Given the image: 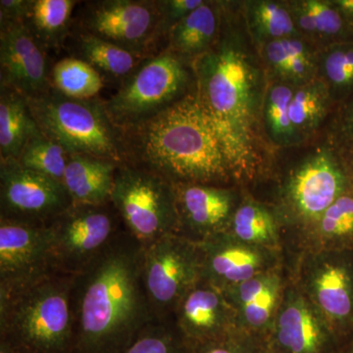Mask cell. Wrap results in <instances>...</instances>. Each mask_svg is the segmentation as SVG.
Masks as SVG:
<instances>
[{
	"label": "cell",
	"mask_w": 353,
	"mask_h": 353,
	"mask_svg": "<svg viewBox=\"0 0 353 353\" xmlns=\"http://www.w3.org/2000/svg\"><path fill=\"white\" fill-rule=\"evenodd\" d=\"M194 68L197 95L224 143L234 181L248 190L271 175L274 150L262 127L268 79L239 1H223L219 39Z\"/></svg>",
	"instance_id": "obj_1"
},
{
	"label": "cell",
	"mask_w": 353,
	"mask_h": 353,
	"mask_svg": "<svg viewBox=\"0 0 353 353\" xmlns=\"http://www.w3.org/2000/svg\"><path fill=\"white\" fill-rule=\"evenodd\" d=\"M143 246L126 230L74 278L71 353H121L155 319L143 282Z\"/></svg>",
	"instance_id": "obj_2"
},
{
	"label": "cell",
	"mask_w": 353,
	"mask_h": 353,
	"mask_svg": "<svg viewBox=\"0 0 353 353\" xmlns=\"http://www.w3.org/2000/svg\"><path fill=\"white\" fill-rule=\"evenodd\" d=\"M122 134L126 164L157 174L173 185H238L224 143L196 90Z\"/></svg>",
	"instance_id": "obj_3"
},
{
	"label": "cell",
	"mask_w": 353,
	"mask_h": 353,
	"mask_svg": "<svg viewBox=\"0 0 353 353\" xmlns=\"http://www.w3.org/2000/svg\"><path fill=\"white\" fill-rule=\"evenodd\" d=\"M75 276L53 273L0 294V340L25 353H71Z\"/></svg>",
	"instance_id": "obj_4"
},
{
	"label": "cell",
	"mask_w": 353,
	"mask_h": 353,
	"mask_svg": "<svg viewBox=\"0 0 353 353\" xmlns=\"http://www.w3.org/2000/svg\"><path fill=\"white\" fill-rule=\"evenodd\" d=\"M352 185L345 157L324 134L279 179L270 204L282 226L285 250Z\"/></svg>",
	"instance_id": "obj_5"
},
{
	"label": "cell",
	"mask_w": 353,
	"mask_h": 353,
	"mask_svg": "<svg viewBox=\"0 0 353 353\" xmlns=\"http://www.w3.org/2000/svg\"><path fill=\"white\" fill-rule=\"evenodd\" d=\"M27 101L41 132L69 153L126 164L122 130L109 118L103 101L72 99L53 88Z\"/></svg>",
	"instance_id": "obj_6"
},
{
	"label": "cell",
	"mask_w": 353,
	"mask_h": 353,
	"mask_svg": "<svg viewBox=\"0 0 353 353\" xmlns=\"http://www.w3.org/2000/svg\"><path fill=\"white\" fill-rule=\"evenodd\" d=\"M196 90L194 63L165 46L146 58L104 106L113 124L124 130L152 119Z\"/></svg>",
	"instance_id": "obj_7"
},
{
	"label": "cell",
	"mask_w": 353,
	"mask_h": 353,
	"mask_svg": "<svg viewBox=\"0 0 353 353\" xmlns=\"http://www.w3.org/2000/svg\"><path fill=\"white\" fill-rule=\"evenodd\" d=\"M110 202L124 229L143 248L176 234L175 189L163 176L134 165H120Z\"/></svg>",
	"instance_id": "obj_8"
},
{
	"label": "cell",
	"mask_w": 353,
	"mask_h": 353,
	"mask_svg": "<svg viewBox=\"0 0 353 353\" xmlns=\"http://www.w3.org/2000/svg\"><path fill=\"white\" fill-rule=\"evenodd\" d=\"M290 277L341 341L353 334V252L287 256Z\"/></svg>",
	"instance_id": "obj_9"
},
{
	"label": "cell",
	"mask_w": 353,
	"mask_h": 353,
	"mask_svg": "<svg viewBox=\"0 0 353 353\" xmlns=\"http://www.w3.org/2000/svg\"><path fill=\"white\" fill-rule=\"evenodd\" d=\"M46 227L53 268L69 276L85 271L125 231L111 202L103 205L73 203Z\"/></svg>",
	"instance_id": "obj_10"
},
{
	"label": "cell",
	"mask_w": 353,
	"mask_h": 353,
	"mask_svg": "<svg viewBox=\"0 0 353 353\" xmlns=\"http://www.w3.org/2000/svg\"><path fill=\"white\" fill-rule=\"evenodd\" d=\"M141 275L155 319H171L183 297L202 280L196 243L174 234L145 246Z\"/></svg>",
	"instance_id": "obj_11"
},
{
	"label": "cell",
	"mask_w": 353,
	"mask_h": 353,
	"mask_svg": "<svg viewBox=\"0 0 353 353\" xmlns=\"http://www.w3.org/2000/svg\"><path fill=\"white\" fill-rule=\"evenodd\" d=\"M78 32L92 34L141 57H152L161 39L157 0H99L85 2Z\"/></svg>",
	"instance_id": "obj_12"
},
{
	"label": "cell",
	"mask_w": 353,
	"mask_h": 353,
	"mask_svg": "<svg viewBox=\"0 0 353 353\" xmlns=\"http://www.w3.org/2000/svg\"><path fill=\"white\" fill-rule=\"evenodd\" d=\"M72 204L63 183L0 160V218L46 225Z\"/></svg>",
	"instance_id": "obj_13"
},
{
	"label": "cell",
	"mask_w": 353,
	"mask_h": 353,
	"mask_svg": "<svg viewBox=\"0 0 353 353\" xmlns=\"http://www.w3.org/2000/svg\"><path fill=\"white\" fill-rule=\"evenodd\" d=\"M266 341L270 353H336L343 341L290 277Z\"/></svg>",
	"instance_id": "obj_14"
},
{
	"label": "cell",
	"mask_w": 353,
	"mask_h": 353,
	"mask_svg": "<svg viewBox=\"0 0 353 353\" xmlns=\"http://www.w3.org/2000/svg\"><path fill=\"white\" fill-rule=\"evenodd\" d=\"M57 273L46 225L0 218V294Z\"/></svg>",
	"instance_id": "obj_15"
},
{
	"label": "cell",
	"mask_w": 353,
	"mask_h": 353,
	"mask_svg": "<svg viewBox=\"0 0 353 353\" xmlns=\"http://www.w3.org/2000/svg\"><path fill=\"white\" fill-rule=\"evenodd\" d=\"M176 234L194 243L226 233L245 189L240 185L176 183Z\"/></svg>",
	"instance_id": "obj_16"
},
{
	"label": "cell",
	"mask_w": 353,
	"mask_h": 353,
	"mask_svg": "<svg viewBox=\"0 0 353 353\" xmlns=\"http://www.w3.org/2000/svg\"><path fill=\"white\" fill-rule=\"evenodd\" d=\"M196 245L201 256L202 281L222 292L287 262L285 252L248 245L227 232Z\"/></svg>",
	"instance_id": "obj_17"
},
{
	"label": "cell",
	"mask_w": 353,
	"mask_h": 353,
	"mask_svg": "<svg viewBox=\"0 0 353 353\" xmlns=\"http://www.w3.org/2000/svg\"><path fill=\"white\" fill-rule=\"evenodd\" d=\"M0 85L17 90L26 99L52 88L46 51L23 21H0Z\"/></svg>",
	"instance_id": "obj_18"
},
{
	"label": "cell",
	"mask_w": 353,
	"mask_h": 353,
	"mask_svg": "<svg viewBox=\"0 0 353 353\" xmlns=\"http://www.w3.org/2000/svg\"><path fill=\"white\" fill-rule=\"evenodd\" d=\"M290 277L289 264L285 262L223 292L236 313L238 328L266 340Z\"/></svg>",
	"instance_id": "obj_19"
},
{
	"label": "cell",
	"mask_w": 353,
	"mask_h": 353,
	"mask_svg": "<svg viewBox=\"0 0 353 353\" xmlns=\"http://www.w3.org/2000/svg\"><path fill=\"white\" fill-rule=\"evenodd\" d=\"M171 320L185 343L215 340L238 329L222 290L202 280L183 297Z\"/></svg>",
	"instance_id": "obj_20"
},
{
	"label": "cell",
	"mask_w": 353,
	"mask_h": 353,
	"mask_svg": "<svg viewBox=\"0 0 353 353\" xmlns=\"http://www.w3.org/2000/svg\"><path fill=\"white\" fill-rule=\"evenodd\" d=\"M303 252H353V185L285 250Z\"/></svg>",
	"instance_id": "obj_21"
},
{
	"label": "cell",
	"mask_w": 353,
	"mask_h": 353,
	"mask_svg": "<svg viewBox=\"0 0 353 353\" xmlns=\"http://www.w3.org/2000/svg\"><path fill=\"white\" fill-rule=\"evenodd\" d=\"M257 50L268 81L299 88L317 78L320 48L301 37L271 41Z\"/></svg>",
	"instance_id": "obj_22"
},
{
	"label": "cell",
	"mask_w": 353,
	"mask_h": 353,
	"mask_svg": "<svg viewBox=\"0 0 353 353\" xmlns=\"http://www.w3.org/2000/svg\"><path fill=\"white\" fill-rule=\"evenodd\" d=\"M120 165L90 155L70 153L63 185L74 204L109 203Z\"/></svg>",
	"instance_id": "obj_23"
},
{
	"label": "cell",
	"mask_w": 353,
	"mask_h": 353,
	"mask_svg": "<svg viewBox=\"0 0 353 353\" xmlns=\"http://www.w3.org/2000/svg\"><path fill=\"white\" fill-rule=\"evenodd\" d=\"M299 36L318 48L353 41V28L332 0H288Z\"/></svg>",
	"instance_id": "obj_24"
},
{
	"label": "cell",
	"mask_w": 353,
	"mask_h": 353,
	"mask_svg": "<svg viewBox=\"0 0 353 353\" xmlns=\"http://www.w3.org/2000/svg\"><path fill=\"white\" fill-rule=\"evenodd\" d=\"M222 17L223 1L204 0L199 8L172 30L167 46L194 63L219 39Z\"/></svg>",
	"instance_id": "obj_25"
},
{
	"label": "cell",
	"mask_w": 353,
	"mask_h": 353,
	"mask_svg": "<svg viewBox=\"0 0 353 353\" xmlns=\"http://www.w3.org/2000/svg\"><path fill=\"white\" fill-rule=\"evenodd\" d=\"M227 233L248 245L285 252L284 233L275 209L246 189Z\"/></svg>",
	"instance_id": "obj_26"
},
{
	"label": "cell",
	"mask_w": 353,
	"mask_h": 353,
	"mask_svg": "<svg viewBox=\"0 0 353 353\" xmlns=\"http://www.w3.org/2000/svg\"><path fill=\"white\" fill-rule=\"evenodd\" d=\"M239 7L255 48L278 39L301 37L288 0H245Z\"/></svg>",
	"instance_id": "obj_27"
},
{
	"label": "cell",
	"mask_w": 353,
	"mask_h": 353,
	"mask_svg": "<svg viewBox=\"0 0 353 353\" xmlns=\"http://www.w3.org/2000/svg\"><path fill=\"white\" fill-rule=\"evenodd\" d=\"M39 131L24 95L0 85V160H18L28 141Z\"/></svg>",
	"instance_id": "obj_28"
},
{
	"label": "cell",
	"mask_w": 353,
	"mask_h": 353,
	"mask_svg": "<svg viewBox=\"0 0 353 353\" xmlns=\"http://www.w3.org/2000/svg\"><path fill=\"white\" fill-rule=\"evenodd\" d=\"M334 108L328 88L319 79L296 88L290 104V119L297 145L307 143L325 130Z\"/></svg>",
	"instance_id": "obj_29"
},
{
	"label": "cell",
	"mask_w": 353,
	"mask_h": 353,
	"mask_svg": "<svg viewBox=\"0 0 353 353\" xmlns=\"http://www.w3.org/2000/svg\"><path fill=\"white\" fill-rule=\"evenodd\" d=\"M77 36L76 58L90 64L103 80L120 81V85L148 58L134 54L92 34L78 32Z\"/></svg>",
	"instance_id": "obj_30"
},
{
	"label": "cell",
	"mask_w": 353,
	"mask_h": 353,
	"mask_svg": "<svg viewBox=\"0 0 353 353\" xmlns=\"http://www.w3.org/2000/svg\"><path fill=\"white\" fill-rule=\"evenodd\" d=\"M78 3L75 0H32L24 24L46 52L63 46Z\"/></svg>",
	"instance_id": "obj_31"
},
{
	"label": "cell",
	"mask_w": 353,
	"mask_h": 353,
	"mask_svg": "<svg viewBox=\"0 0 353 353\" xmlns=\"http://www.w3.org/2000/svg\"><path fill=\"white\" fill-rule=\"evenodd\" d=\"M296 88L281 81H268L262 108V127L274 150L297 146L290 119V104Z\"/></svg>",
	"instance_id": "obj_32"
},
{
	"label": "cell",
	"mask_w": 353,
	"mask_h": 353,
	"mask_svg": "<svg viewBox=\"0 0 353 353\" xmlns=\"http://www.w3.org/2000/svg\"><path fill=\"white\" fill-rule=\"evenodd\" d=\"M317 79L328 88L336 106L353 94V41L320 50Z\"/></svg>",
	"instance_id": "obj_33"
},
{
	"label": "cell",
	"mask_w": 353,
	"mask_h": 353,
	"mask_svg": "<svg viewBox=\"0 0 353 353\" xmlns=\"http://www.w3.org/2000/svg\"><path fill=\"white\" fill-rule=\"evenodd\" d=\"M52 88L60 94L77 99H92L103 88L101 74L87 62L66 57L53 66L50 73Z\"/></svg>",
	"instance_id": "obj_34"
},
{
	"label": "cell",
	"mask_w": 353,
	"mask_h": 353,
	"mask_svg": "<svg viewBox=\"0 0 353 353\" xmlns=\"http://www.w3.org/2000/svg\"><path fill=\"white\" fill-rule=\"evenodd\" d=\"M70 153L39 131L28 141L17 161L23 167L63 183Z\"/></svg>",
	"instance_id": "obj_35"
},
{
	"label": "cell",
	"mask_w": 353,
	"mask_h": 353,
	"mask_svg": "<svg viewBox=\"0 0 353 353\" xmlns=\"http://www.w3.org/2000/svg\"><path fill=\"white\" fill-rule=\"evenodd\" d=\"M121 353H188V345L171 319H154Z\"/></svg>",
	"instance_id": "obj_36"
},
{
	"label": "cell",
	"mask_w": 353,
	"mask_h": 353,
	"mask_svg": "<svg viewBox=\"0 0 353 353\" xmlns=\"http://www.w3.org/2000/svg\"><path fill=\"white\" fill-rule=\"evenodd\" d=\"M187 345L188 353H270L266 340L239 328L219 339Z\"/></svg>",
	"instance_id": "obj_37"
},
{
	"label": "cell",
	"mask_w": 353,
	"mask_h": 353,
	"mask_svg": "<svg viewBox=\"0 0 353 353\" xmlns=\"http://www.w3.org/2000/svg\"><path fill=\"white\" fill-rule=\"evenodd\" d=\"M324 134L341 153L353 150V94L336 106Z\"/></svg>",
	"instance_id": "obj_38"
},
{
	"label": "cell",
	"mask_w": 353,
	"mask_h": 353,
	"mask_svg": "<svg viewBox=\"0 0 353 353\" xmlns=\"http://www.w3.org/2000/svg\"><path fill=\"white\" fill-rule=\"evenodd\" d=\"M203 2L204 0H157L161 39L168 38L172 30Z\"/></svg>",
	"instance_id": "obj_39"
},
{
	"label": "cell",
	"mask_w": 353,
	"mask_h": 353,
	"mask_svg": "<svg viewBox=\"0 0 353 353\" xmlns=\"http://www.w3.org/2000/svg\"><path fill=\"white\" fill-rule=\"evenodd\" d=\"M32 0H1L0 21H23L29 12Z\"/></svg>",
	"instance_id": "obj_40"
},
{
	"label": "cell",
	"mask_w": 353,
	"mask_h": 353,
	"mask_svg": "<svg viewBox=\"0 0 353 353\" xmlns=\"http://www.w3.org/2000/svg\"><path fill=\"white\" fill-rule=\"evenodd\" d=\"M348 24L353 28V0H332Z\"/></svg>",
	"instance_id": "obj_41"
},
{
	"label": "cell",
	"mask_w": 353,
	"mask_h": 353,
	"mask_svg": "<svg viewBox=\"0 0 353 353\" xmlns=\"http://www.w3.org/2000/svg\"><path fill=\"white\" fill-rule=\"evenodd\" d=\"M336 353H353V334L343 341Z\"/></svg>",
	"instance_id": "obj_42"
},
{
	"label": "cell",
	"mask_w": 353,
	"mask_h": 353,
	"mask_svg": "<svg viewBox=\"0 0 353 353\" xmlns=\"http://www.w3.org/2000/svg\"><path fill=\"white\" fill-rule=\"evenodd\" d=\"M0 353H25L17 347H13L10 343L3 340H0Z\"/></svg>",
	"instance_id": "obj_43"
},
{
	"label": "cell",
	"mask_w": 353,
	"mask_h": 353,
	"mask_svg": "<svg viewBox=\"0 0 353 353\" xmlns=\"http://www.w3.org/2000/svg\"><path fill=\"white\" fill-rule=\"evenodd\" d=\"M343 155L345 158V161H347L348 169H350L353 180V150H352V152L343 153Z\"/></svg>",
	"instance_id": "obj_44"
}]
</instances>
